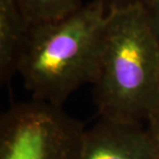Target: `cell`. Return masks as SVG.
<instances>
[{
  "label": "cell",
  "mask_w": 159,
  "mask_h": 159,
  "mask_svg": "<svg viewBox=\"0 0 159 159\" xmlns=\"http://www.w3.org/2000/svg\"><path fill=\"white\" fill-rule=\"evenodd\" d=\"M144 8L149 25L159 40V0H150Z\"/></svg>",
  "instance_id": "cell-8"
},
{
  "label": "cell",
  "mask_w": 159,
  "mask_h": 159,
  "mask_svg": "<svg viewBox=\"0 0 159 159\" xmlns=\"http://www.w3.org/2000/svg\"><path fill=\"white\" fill-rule=\"evenodd\" d=\"M148 122V131L153 142L155 152H156L157 159H159V109H157L149 118Z\"/></svg>",
  "instance_id": "cell-9"
},
{
  "label": "cell",
  "mask_w": 159,
  "mask_h": 159,
  "mask_svg": "<svg viewBox=\"0 0 159 159\" xmlns=\"http://www.w3.org/2000/svg\"><path fill=\"white\" fill-rule=\"evenodd\" d=\"M78 159H157L147 128L102 119L85 130Z\"/></svg>",
  "instance_id": "cell-4"
},
{
  "label": "cell",
  "mask_w": 159,
  "mask_h": 159,
  "mask_svg": "<svg viewBox=\"0 0 159 159\" xmlns=\"http://www.w3.org/2000/svg\"><path fill=\"white\" fill-rule=\"evenodd\" d=\"M18 3L29 26L61 20L84 6L82 0H18Z\"/></svg>",
  "instance_id": "cell-6"
},
{
  "label": "cell",
  "mask_w": 159,
  "mask_h": 159,
  "mask_svg": "<svg viewBox=\"0 0 159 159\" xmlns=\"http://www.w3.org/2000/svg\"><path fill=\"white\" fill-rule=\"evenodd\" d=\"M107 11L92 0L61 20L29 26L18 74L33 99L62 107L96 78Z\"/></svg>",
  "instance_id": "cell-2"
},
{
  "label": "cell",
  "mask_w": 159,
  "mask_h": 159,
  "mask_svg": "<svg viewBox=\"0 0 159 159\" xmlns=\"http://www.w3.org/2000/svg\"><path fill=\"white\" fill-rule=\"evenodd\" d=\"M85 129L62 110L31 99L0 120V159H78Z\"/></svg>",
  "instance_id": "cell-3"
},
{
  "label": "cell",
  "mask_w": 159,
  "mask_h": 159,
  "mask_svg": "<svg viewBox=\"0 0 159 159\" xmlns=\"http://www.w3.org/2000/svg\"><path fill=\"white\" fill-rule=\"evenodd\" d=\"M92 85L102 119L142 124L159 109V40L143 6L107 14Z\"/></svg>",
  "instance_id": "cell-1"
},
{
  "label": "cell",
  "mask_w": 159,
  "mask_h": 159,
  "mask_svg": "<svg viewBox=\"0 0 159 159\" xmlns=\"http://www.w3.org/2000/svg\"><path fill=\"white\" fill-rule=\"evenodd\" d=\"M29 25L18 0H0V80L7 85L18 66L26 43Z\"/></svg>",
  "instance_id": "cell-5"
},
{
  "label": "cell",
  "mask_w": 159,
  "mask_h": 159,
  "mask_svg": "<svg viewBox=\"0 0 159 159\" xmlns=\"http://www.w3.org/2000/svg\"><path fill=\"white\" fill-rule=\"evenodd\" d=\"M104 6L107 14L111 11H120L131 6H143L145 7L150 0H98Z\"/></svg>",
  "instance_id": "cell-7"
}]
</instances>
